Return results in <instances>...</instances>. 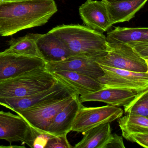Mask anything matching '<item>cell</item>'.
Wrapping results in <instances>:
<instances>
[{"instance_id": "7402d4cb", "label": "cell", "mask_w": 148, "mask_h": 148, "mask_svg": "<svg viewBox=\"0 0 148 148\" xmlns=\"http://www.w3.org/2000/svg\"><path fill=\"white\" fill-rule=\"evenodd\" d=\"M124 112L130 115L148 117V89L140 92L125 105Z\"/></svg>"}, {"instance_id": "30bf717a", "label": "cell", "mask_w": 148, "mask_h": 148, "mask_svg": "<svg viewBox=\"0 0 148 148\" xmlns=\"http://www.w3.org/2000/svg\"><path fill=\"white\" fill-rule=\"evenodd\" d=\"M77 93L41 106L16 112L30 125L39 132H47V129L57 114L69 103Z\"/></svg>"}, {"instance_id": "cb8c5ba5", "label": "cell", "mask_w": 148, "mask_h": 148, "mask_svg": "<svg viewBox=\"0 0 148 148\" xmlns=\"http://www.w3.org/2000/svg\"><path fill=\"white\" fill-rule=\"evenodd\" d=\"M127 45L142 58L148 61V42L137 41Z\"/></svg>"}, {"instance_id": "8fae6325", "label": "cell", "mask_w": 148, "mask_h": 148, "mask_svg": "<svg viewBox=\"0 0 148 148\" xmlns=\"http://www.w3.org/2000/svg\"><path fill=\"white\" fill-rule=\"evenodd\" d=\"M45 69L50 73L58 71L76 72L97 80L104 74L99 64L94 59L74 56L60 61L46 63Z\"/></svg>"}, {"instance_id": "e0dca14e", "label": "cell", "mask_w": 148, "mask_h": 148, "mask_svg": "<svg viewBox=\"0 0 148 148\" xmlns=\"http://www.w3.org/2000/svg\"><path fill=\"white\" fill-rule=\"evenodd\" d=\"M147 0H124L106 3L112 25L129 21L145 5Z\"/></svg>"}, {"instance_id": "4316f807", "label": "cell", "mask_w": 148, "mask_h": 148, "mask_svg": "<svg viewBox=\"0 0 148 148\" xmlns=\"http://www.w3.org/2000/svg\"><path fill=\"white\" fill-rule=\"evenodd\" d=\"M125 148V146L123 141V138L121 136L116 134H112V136L109 143L106 148Z\"/></svg>"}, {"instance_id": "d6986e66", "label": "cell", "mask_w": 148, "mask_h": 148, "mask_svg": "<svg viewBox=\"0 0 148 148\" xmlns=\"http://www.w3.org/2000/svg\"><path fill=\"white\" fill-rule=\"evenodd\" d=\"M106 39L109 43L126 45L137 41L148 42V28L118 27L107 33Z\"/></svg>"}, {"instance_id": "7a4b0ae2", "label": "cell", "mask_w": 148, "mask_h": 148, "mask_svg": "<svg viewBox=\"0 0 148 148\" xmlns=\"http://www.w3.org/2000/svg\"><path fill=\"white\" fill-rule=\"evenodd\" d=\"M63 41L72 56L96 59L108 50L106 37L99 32L79 25L58 26L49 32Z\"/></svg>"}, {"instance_id": "9c48e42d", "label": "cell", "mask_w": 148, "mask_h": 148, "mask_svg": "<svg viewBox=\"0 0 148 148\" xmlns=\"http://www.w3.org/2000/svg\"><path fill=\"white\" fill-rule=\"evenodd\" d=\"M40 58L19 55L7 51L0 52V83L24 73L45 67Z\"/></svg>"}, {"instance_id": "83f0119b", "label": "cell", "mask_w": 148, "mask_h": 148, "mask_svg": "<svg viewBox=\"0 0 148 148\" xmlns=\"http://www.w3.org/2000/svg\"><path fill=\"white\" fill-rule=\"evenodd\" d=\"M106 3H111L113 2H116V1H122L124 0H102Z\"/></svg>"}, {"instance_id": "5bb4252c", "label": "cell", "mask_w": 148, "mask_h": 148, "mask_svg": "<svg viewBox=\"0 0 148 148\" xmlns=\"http://www.w3.org/2000/svg\"><path fill=\"white\" fill-rule=\"evenodd\" d=\"M141 92L123 88H103L95 92L80 96L79 99L81 103L98 101L113 106H124L132 101Z\"/></svg>"}, {"instance_id": "f1b7e54d", "label": "cell", "mask_w": 148, "mask_h": 148, "mask_svg": "<svg viewBox=\"0 0 148 148\" xmlns=\"http://www.w3.org/2000/svg\"><path fill=\"white\" fill-rule=\"evenodd\" d=\"M24 1V0H0L1 1Z\"/></svg>"}, {"instance_id": "5b68a950", "label": "cell", "mask_w": 148, "mask_h": 148, "mask_svg": "<svg viewBox=\"0 0 148 148\" xmlns=\"http://www.w3.org/2000/svg\"><path fill=\"white\" fill-rule=\"evenodd\" d=\"M75 93H77L73 90L58 80L49 89L33 95L22 97L0 98V105L16 112L50 103Z\"/></svg>"}, {"instance_id": "7c38bea8", "label": "cell", "mask_w": 148, "mask_h": 148, "mask_svg": "<svg viewBox=\"0 0 148 148\" xmlns=\"http://www.w3.org/2000/svg\"><path fill=\"white\" fill-rule=\"evenodd\" d=\"M79 13L86 26L98 32H106L112 26L103 1L87 0L79 7Z\"/></svg>"}, {"instance_id": "ba28073f", "label": "cell", "mask_w": 148, "mask_h": 148, "mask_svg": "<svg viewBox=\"0 0 148 148\" xmlns=\"http://www.w3.org/2000/svg\"><path fill=\"white\" fill-rule=\"evenodd\" d=\"M37 130L19 115L0 111V139L23 142L32 148Z\"/></svg>"}, {"instance_id": "277c9868", "label": "cell", "mask_w": 148, "mask_h": 148, "mask_svg": "<svg viewBox=\"0 0 148 148\" xmlns=\"http://www.w3.org/2000/svg\"><path fill=\"white\" fill-rule=\"evenodd\" d=\"M108 45L106 54L95 59L99 64L135 72L148 73V61L131 47L120 43H108Z\"/></svg>"}, {"instance_id": "d4e9b609", "label": "cell", "mask_w": 148, "mask_h": 148, "mask_svg": "<svg viewBox=\"0 0 148 148\" xmlns=\"http://www.w3.org/2000/svg\"><path fill=\"white\" fill-rule=\"evenodd\" d=\"M126 140L135 142L144 148H148V133L139 132L130 134L125 138Z\"/></svg>"}, {"instance_id": "44dd1931", "label": "cell", "mask_w": 148, "mask_h": 148, "mask_svg": "<svg viewBox=\"0 0 148 148\" xmlns=\"http://www.w3.org/2000/svg\"><path fill=\"white\" fill-rule=\"evenodd\" d=\"M119 119L118 123L124 138L134 133H148V117L127 114Z\"/></svg>"}, {"instance_id": "603a6c76", "label": "cell", "mask_w": 148, "mask_h": 148, "mask_svg": "<svg viewBox=\"0 0 148 148\" xmlns=\"http://www.w3.org/2000/svg\"><path fill=\"white\" fill-rule=\"evenodd\" d=\"M46 148H73L68 141L67 134L61 136H53L48 140Z\"/></svg>"}, {"instance_id": "9a60e30c", "label": "cell", "mask_w": 148, "mask_h": 148, "mask_svg": "<svg viewBox=\"0 0 148 148\" xmlns=\"http://www.w3.org/2000/svg\"><path fill=\"white\" fill-rule=\"evenodd\" d=\"M38 49L46 63L60 61L72 56L64 43L58 37L48 32L34 34Z\"/></svg>"}, {"instance_id": "3957f363", "label": "cell", "mask_w": 148, "mask_h": 148, "mask_svg": "<svg viewBox=\"0 0 148 148\" xmlns=\"http://www.w3.org/2000/svg\"><path fill=\"white\" fill-rule=\"evenodd\" d=\"M57 81L45 67L34 70L0 83V98L33 95L49 89Z\"/></svg>"}, {"instance_id": "4fadbf2b", "label": "cell", "mask_w": 148, "mask_h": 148, "mask_svg": "<svg viewBox=\"0 0 148 148\" xmlns=\"http://www.w3.org/2000/svg\"><path fill=\"white\" fill-rule=\"evenodd\" d=\"M51 73L57 80L70 87L80 96L104 88L98 80L83 73L70 71H58Z\"/></svg>"}, {"instance_id": "52a82bcc", "label": "cell", "mask_w": 148, "mask_h": 148, "mask_svg": "<svg viewBox=\"0 0 148 148\" xmlns=\"http://www.w3.org/2000/svg\"><path fill=\"white\" fill-rule=\"evenodd\" d=\"M103 75L98 79L104 88H118L143 91L148 89V73H138L99 64Z\"/></svg>"}, {"instance_id": "ac0fdd59", "label": "cell", "mask_w": 148, "mask_h": 148, "mask_svg": "<svg viewBox=\"0 0 148 148\" xmlns=\"http://www.w3.org/2000/svg\"><path fill=\"white\" fill-rule=\"evenodd\" d=\"M74 148H106L112 136L110 123L99 125L83 133Z\"/></svg>"}, {"instance_id": "ffe728a7", "label": "cell", "mask_w": 148, "mask_h": 148, "mask_svg": "<svg viewBox=\"0 0 148 148\" xmlns=\"http://www.w3.org/2000/svg\"><path fill=\"white\" fill-rule=\"evenodd\" d=\"M9 48L7 51L19 55L36 57L42 59L37 44L34 34H28L24 37L12 38L8 41Z\"/></svg>"}, {"instance_id": "484cf974", "label": "cell", "mask_w": 148, "mask_h": 148, "mask_svg": "<svg viewBox=\"0 0 148 148\" xmlns=\"http://www.w3.org/2000/svg\"><path fill=\"white\" fill-rule=\"evenodd\" d=\"M53 135L47 132H41L37 131L35 138L33 144V148H45L48 140Z\"/></svg>"}, {"instance_id": "2e32d148", "label": "cell", "mask_w": 148, "mask_h": 148, "mask_svg": "<svg viewBox=\"0 0 148 148\" xmlns=\"http://www.w3.org/2000/svg\"><path fill=\"white\" fill-rule=\"evenodd\" d=\"M83 106L77 94L73 99L54 117L47 129V132L54 136L67 134L71 131L73 120L78 111Z\"/></svg>"}, {"instance_id": "6da1fadb", "label": "cell", "mask_w": 148, "mask_h": 148, "mask_svg": "<svg viewBox=\"0 0 148 148\" xmlns=\"http://www.w3.org/2000/svg\"><path fill=\"white\" fill-rule=\"evenodd\" d=\"M57 12L54 0L0 1V36L45 25Z\"/></svg>"}, {"instance_id": "8992f818", "label": "cell", "mask_w": 148, "mask_h": 148, "mask_svg": "<svg viewBox=\"0 0 148 148\" xmlns=\"http://www.w3.org/2000/svg\"><path fill=\"white\" fill-rule=\"evenodd\" d=\"M120 107L111 105L95 107L83 106L77 112L71 131L84 133L99 125L112 123L123 116Z\"/></svg>"}]
</instances>
